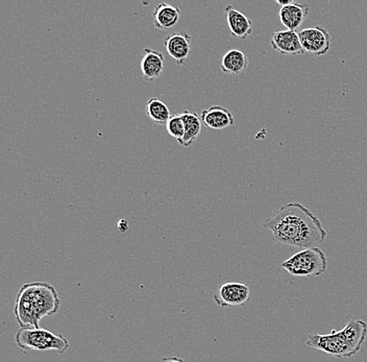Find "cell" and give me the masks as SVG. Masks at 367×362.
<instances>
[{
    "instance_id": "cell-1",
    "label": "cell",
    "mask_w": 367,
    "mask_h": 362,
    "mask_svg": "<svg viewBox=\"0 0 367 362\" xmlns=\"http://www.w3.org/2000/svg\"><path fill=\"white\" fill-rule=\"evenodd\" d=\"M278 245L310 249L325 241L328 233L321 219L298 202L281 207L264 223Z\"/></svg>"
},
{
    "instance_id": "cell-2",
    "label": "cell",
    "mask_w": 367,
    "mask_h": 362,
    "mask_svg": "<svg viewBox=\"0 0 367 362\" xmlns=\"http://www.w3.org/2000/svg\"><path fill=\"white\" fill-rule=\"evenodd\" d=\"M60 307L61 299L51 283H26L16 295L14 316L20 328H40L41 320L57 314Z\"/></svg>"
},
{
    "instance_id": "cell-3",
    "label": "cell",
    "mask_w": 367,
    "mask_h": 362,
    "mask_svg": "<svg viewBox=\"0 0 367 362\" xmlns=\"http://www.w3.org/2000/svg\"><path fill=\"white\" fill-rule=\"evenodd\" d=\"M366 336V322L352 320L341 330H332L329 334L311 333L306 345L336 358H350L360 351Z\"/></svg>"
},
{
    "instance_id": "cell-4",
    "label": "cell",
    "mask_w": 367,
    "mask_h": 362,
    "mask_svg": "<svg viewBox=\"0 0 367 362\" xmlns=\"http://www.w3.org/2000/svg\"><path fill=\"white\" fill-rule=\"evenodd\" d=\"M15 343L24 351H55L64 354L69 347V341L64 335L42 328H20L16 333Z\"/></svg>"
},
{
    "instance_id": "cell-5",
    "label": "cell",
    "mask_w": 367,
    "mask_h": 362,
    "mask_svg": "<svg viewBox=\"0 0 367 362\" xmlns=\"http://www.w3.org/2000/svg\"><path fill=\"white\" fill-rule=\"evenodd\" d=\"M281 266L292 276L319 277L327 272L328 259L323 250L310 248L294 254Z\"/></svg>"
},
{
    "instance_id": "cell-6",
    "label": "cell",
    "mask_w": 367,
    "mask_h": 362,
    "mask_svg": "<svg viewBox=\"0 0 367 362\" xmlns=\"http://www.w3.org/2000/svg\"><path fill=\"white\" fill-rule=\"evenodd\" d=\"M298 36L305 53L314 55H325L331 49L330 33L321 26L305 28L298 33Z\"/></svg>"
},
{
    "instance_id": "cell-7",
    "label": "cell",
    "mask_w": 367,
    "mask_h": 362,
    "mask_svg": "<svg viewBox=\"0 0 367 362\" xmlns=\"http://www.w3.org/2000/svg\"><path fill=\"white\" fill-rule=\"evenodd\" d=\"M251 297V288L243 283L230 282L222 285L214 293V302L220 308L241 306Z\"/></svg>"
},
{
    "instance_id": "cell-8",
    "label": "cell",
    "mask_w": 367,
    "mask_h": 362,
    "mask_svg": "<svg viewBox=\"0 0 367 362\" xmlns=\"http://www.w3.org/2000/svg\"><path fill=\"white\" fill-rule=\"evenodd\" d=\"M270 46L274 51L286 55H300L305 53L301 44L298 33L294 31L274 32L270 39Z\"/></svg>"
},
{
    "instance_id": "cell-9",
    "label": "cell",
    "mask_w": 367,
    "mask_h": 362,
    "mask_svg": "<svg viewBox=\"0 0 367 362\" xmlns=\"http://www.w3.org/2000/svg\"><path fill=\"white\" fill-rule=\"evenodd\" d=\"M191 36L188 33L179 31L165 38L164 46L172 59L179 65H185L190 55Z\"/></svg>"
},
{
    "instance_id": "cell-10",
    "label": "cell",
    "mask_w": 367,
    "mask_h": 362,
    "mask_svg": "<svg viewBox=\"0 0 367 362\" xmlns=\"http://www.w3.org/2000/svg\"><path fill=\"white\" fill-rule=\"evenodd\" d=\"M310 7L306 3H294L282 7L279 12L280 21L288 31L296 32L308 16Z\"/></svg>"
},
{
    "instance_id": "cell-11",
    "label": "cell",
    "mask_w": 367,
    "mask_h": 362,
    "mask_svg": "<svg viewBox=\"0 0 367 362\" xmlns=\"http://www.w3.org/2000/svg\"><path fill=\"white\" fill-rule=\"evenodd\" d=\"M202 121L210 129L224 130L234 125L235 118L232 112L222 105H212L204 110Z\"/></svg>"
},
{
    "instance_id": "cell-12",
    "label": "cell",
    "mask_w": 367,
    "mask_h": 362,
    "mask_svg": "<svg viewBox=\"0 0 367 362\" xmlns=\"http://www.w3.org/2000/svg\"><path fill=\"white\" fill-rule=\"evenodd\" d=\"M226 22L232 36L239 39H247L253 33V21L244 14L229 5L224 9Z\"/></svg>"
},
{
    "instance_id": "cell-13",
    "label": "cell",
    "mask_w": 367,
    "mask_h": 362,
    "mask_svg": "<svg viewBox=\"0 0 367 362\" xmlns=\"http://www.w3.org/2000/svg\"><path fill=\"white\" fill-rule=\"evenodd\" d=\"M164 53L152 49H144V55L141 60V71L143 78L150 82H154L160 78L164 70Z\"/></svg>"
},
{
    "instance_id": "cell-14",
    "label": "cell",
    "mask_w": 367,
    "mask_h": 362,
    "mask_svg": "<svg viewBox=\"0 0 367 362\" xmlns=\"http://www.w3.org/2000/svg\"><path fill=\"white\" fill-rule=\"evenodd\" d=\"M181 9L179 7L161 3L156 6L154 11V28L158 30H169L177 26L181 18Z\"/></svg>"
},
{
    "instance_id": "cell-15",
    "label": "cell",
    "mask_w": 367,
    "mask_h": 362,
    "mask_svg": "<svg viewBox=\"0 0 367 362\" xmlns=\"http://www.w3.org/2000/svg\"><path fill=\"white\" fill-rule=\"evenodd\" d=\"M181 116L183 118L184 126H185V136L179 144L184 148H189L195 144V140L201 134L202 118L199 117V114L188 111V110L181 113Z\"/></svg>"
},
{
    "instance_id": "cell-16",
    "label": "cell",
    "mask_w": 367,
    "mask_h": 362,
    "mask_svg": "<svg viewBox=\"0 0 367 362\" xmlns=\"http://www.w3.org/2000/svg\"><path fill=\"white\" fill-rule=\"evenodd\" d=\"M249 65V58L241 49H234L226 53L222 60V70L226 74L238 76Z\"/></svg>"
},
{
    "instance_id": "cell-17",
    "label": "cell",
    "mask_w": 367,
    "mask_h": 362,
    "mask_svg": "<svg viewBox=\"0 0 367 362\" xmlns=\"http://www.w3.org/2000/svg\"><path fill=\"white\" fill-rule=\"evenodd\" d=\"M146 114L148 117L158 123V125H165L170 119L171 113L166 103H163L158 97H150L146 103Z\"/></svg>"
},
{
    "instance_id": "cell-18",
    "label": "cell",
    "mask_w": 367,
    "mask_h": 362,
    "mask_svg": "<svg viewBox=\"0 0 367 362\" xmlns=\"http://www.w3.org/2000/svg\"><path fill=\"white\" fill-rule=\"evenodd\" d=\"M166 130L171 137L174 138L177 142H181L185 136V126L181 114L171 115L170 119L166 123Z\"/></svg>"
},
{
    "instance_id": "cell-19",
    "label": "cell",
    "mask_w": 367,
    "mask_h": 362,
    "mask_svg": "<svg viewBox=\"0 0 367 362\" xmlns=\"http://www.w3.org/2000/svg\"><path fill=\"white\" fill-rule=\"evenodd\" d=\"M118 229L119 231L123 232V233L127 232V230H129V221H127V219L121 218L120 221H118Z\"/></svg>"
},
{
    "instance_id": "cell-20",
    "label": "cell",
    "mask_w": 367,
    "mask_h": 362,
    "mask_svg": "<svg viewBox=\"0 0 367 362\" xmlns=\"http://www.w3.org/2000/svg\"><path fill=\"white\" fill-rule=\"evenodd\" d=\"M162 362H185L179 357H165L163 358Z\"/></svg>"
},
{
    "instance_id": "cell-21",
    "label": "cell",
    "mask_w": 367,
    "mask_h": 362,
    "mask_svg": "<svg viewBox=\"0 0 367 362\" xmlns=\"http://www.w3.org/2000/svg\"><path fill=\"white\" fill-rule=\"evenodd\" d=\"M294 3L292 0H286V1H282V0H277L278 5L282 6V7H286V6L290 5Z\"/></svg>"
}]
</instances>
